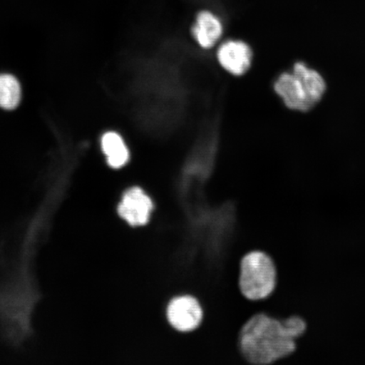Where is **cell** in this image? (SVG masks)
I'll list each match as a JSON object with an SVG mask.
<instances>
[{"mask_svg":"<svg viewBox=\"0 0 365 365\" xmlns=\"http://www.w3.org/2000/svg\"><path fill=\"white\" fill-rule=\"evenodd\" d=\"M166 317L170 325L179 332H191L202 325L204 312L195 297L190 294L173 297L166 308Z\"/></svg>","mask_w":365,"mask_h":365,"instance_id":"cell-4","label":"cell"},{"mask_svg":"<svg viewBox=\"0 0 365 365\" xmlns=\"http://www.w3.org/2000/svg\"><path fill=\"white\" fill-rule=\"evenodd\" d=\"M293 73L302 81L310 103L314 107L316 106L326 93V81L322 76L316 70L309 68L303 62L294 63Z\"/></svg>","mask_w":365,"mask_h":365,"instance_id":"cell-8","label":"cell"},{"mask_svg":"<svg viewBox=\"0 0 365 365\" xmlns=\"http://www.w3.org/2000/svg\"><path fill=\"white\" fill-rule=\"evenodd\" d=\"M274 90L292 110L308 112L314 108L302 81L293 72L282 73L274 84Z\"/></svg>","mask_w":365,"mask_h":365,"instance_id":"cell-5","label":"cell"},{"mask_svg":"<svg viewBox=\"0 0 365 365\" xmlns=\"http://www.w3.org/2000/svg\"><path fill=\"white\" fill-rule=\"evenodd\" d=\"M191 31L200 47L212 48L221 38L223 33L222 22L216 14L202 11L196 16Z\"/></svg>","mask_w":365,"mask_h":365,"instance_id":"cell-7","label":"cell"},{"mask_svg":"<svg viewBox=\"0 0 365 365\" xmlns=\"http://www.w3.org/2000/svg\"><path fill=\"white\" fill-rule=\"evenodd\" d=\"M252 56L250 46L241 41H227L220 46L217 51L219 63L235 76L244 75L249 70Z\"/></svg>","mask_w":365,"mask_h":365,"instance_id":"cell-6","label":"cell"},{"mask_svg":"<svg viewBox=\"0 0 365 365\" xmlns=\"http://www.w3.org/2000/svg\"><path fill=\"white\" fill-rule=\"evenodd\" d=\"M103 152L106 156L109 167L120 170L130 161V153L125 140L116 132L105 133L101 140Z\"/></svg>","mask_w":365,"mask_h":365,"instance_id":"cell-9","label":"cell"},{"mask_svg":"<svg viewBox=\"0 0 365 365\" xmlns=\"http://www.w3.org/2000/svg\"><path fill=\"white\" fill-rule=\"evenodd\" d=\"M21 91L19 81L11 75H0V108L11 110L20 103Z\"/></svg>","mask_w":365,"mask_h":365,"instance_id":"cell-10","label":"cell"},{"mask_svg":"<svg viewBox=\"0 0 365 365\" xmlns=\"http://www.w3.org/2000/svg\"><path fill=\"white\" fill-rule=\"evenodd\" d=\"M307 329V324L302 317L280 319L258 312L241 328L238 340L240 354L251 365H271L294 354L296 339Z\"/></svg>","mask_w":365,"mask_h":365,"instance_id":"cell-1","label":"cell"},{"mask_svg":"<svg viewBox=\"0 0 365 365\" xmlns=\"http://www.w3.org/2000/svg\"><path fill=\"white\" fill-rule=\"evenodd\" d=\"M200 1H205L207 3H211L213 4H222V0H200Z\"/></svg>","mask_w":365,"mask_h":365,"instance_id":"cell-11","label":"cell"},{"mask_svg":"<svg viewBox=\"0 0 365 365\" xmlns=\"http://www.w3.org/2000/svg\"><path fill=\"white\" fill-rule=\"evenodd\" d=\"M277 269L266 251L255 250L242 257L239 287L242 295L250 301L267 299L276 291Z\"/></svg>","mask_w":365,"mask_h":365,"instance_id":"cell-2","label":"cell"},{"mask_svg":"<svg viewBox=\"0 0 365 365\" xmlns=\"http://www.w3.org/2000/svg\"><path fill=\"white\" fill-rule=\"evenodd\" d=\"M155 207L152 196L140 185H134L123 191L116 212L128 225L140 227L148 225Z\"/></svg>","mask_w":365,"mask_h":365,"instance_id":"cell-3","label":"cell"}]
</instances>
